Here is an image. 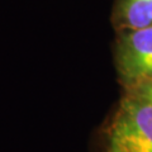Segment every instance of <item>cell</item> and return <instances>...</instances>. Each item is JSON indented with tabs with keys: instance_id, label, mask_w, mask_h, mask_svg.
<instances>
[{
	"instance_id": "obj_1",
	"label": "cell",
	"mask_w": 152,
	"mask_h": 152,
	"mask_svg": "<svg viewBox=\"0 0 152 152\" xmlns=\"http://www.w3.org/2000/svg\"><path fill=\"white\" fill-rule=\"evenodd\" d=\"M104 152H152V103L124 91L107 123Z\"/></svg>"
},
{
	"instance_id": "obj_2",
	"label": "cell",
	"mask_w": 152,
	"mask_h": 152,
	"mask_svg": "<svg viewBox=\"0 0 152 152\" xmlns=\"http://www.w3.org/2000/svg\"><path fill=\"white\" fill-rule=\"evenodd\" d=\"M115 33L113 56L122 88L132 90L152 83V27Z\"/></svg>"
},
{
	"instance_id": "obj_3",
	"label": "cell",
	"mask_w": 152,
	"mask_h": 152,
	"mask_svg": "<svg viewBox=\"0 0 152 152\" xmlns=\"http://www.w3.org/2000/svg\"><path fill=\"white\" fill-rule=\"evenodd\" d=\"M110 22L115 32L152 27V0H115Z\"/></svg>"
},
{
	"instance_id": "obj_4",
	"label": "cell",
	"mask_w": 152,
	"mask_h": 152,
	"mask_svg": "<svg viewBox=\"0 0 152 152\" xmlns=\"http://www.w3.org/2000/svg\"><path fill=\"white\" fill-rule=\"evenodd\" d=\"M124 91L128 93H133L136 95H140V96L147 99L152 103V83L150 84H146V85H142V86H138L136 89H132V90H124Z\"/></svg>"
}]
</instances>
